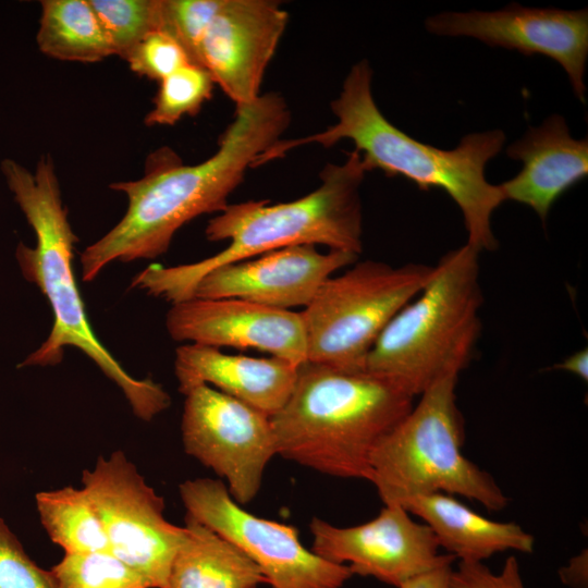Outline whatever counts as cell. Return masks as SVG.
<instances>
[{"instance_id":"obj_1","label":"cell","mask_w":588,"mask_h":588,"mask_svg":"<svg viewBox=\"0 0 588 588\" xmlns=\"http://www.w3.org/2000/svg\"><path fill=\"white\" fill-rule=\"evenodd\" d=\"M290 121L285 99L274 91L262 94L236 107L217 151L205 161L185 166L173 152L157 151L147 161L143 177L111 184L110 188L127 196V210L81 255L83 280H95L113 261L157 258L185 223L221 212L247 169L281 139Z\"/></svg>"},{"instance_id":"obj_2","label":"cell","mask_w":588,"mask_h":588,"mask_svg":"<svg viewBox=\"0 0 588 588\" xmlns=\"http://www.w3.org/2000/svg\"><path fill=\"white\" fill-rule=\"evenodd\" d=\"M372 71L367 60L354 64L342 90L331 103L336 123L306 137L280 139L260 157V163L283 156L297 146L331 147L342 139L355 145L369 170L401 175L419 189L439 188L460 208L468 234L467 243L478 250H494L498 242L491 217L505 200L499 185L489 183L485 169L503 148L505 134L492 130L465 135L450 150L421 143L399 130L381 113L371 91Z\"/></svg>"},{"instance_id":"obj_3","label":"cell","mask_w":588,"mask_h":588,"mask_svg":"<svg viewBox=\"0 0 588 588\" xmlns=\"http://www.w3.org/2000/svg\"><path fill=\"white\" fill-rule=\"evenodd\" d=\"M368 171L362 155L354 150L344 162L328 163L320 172L318 187L298 199L273 205L268 200L228 205L205 230L208 241L229 242L223 250L186 265H151L134 277L132 286L174 304L192 298L197 282L208 271L271 250L323 245L330 250L359 255V187Z\"/></svg>"},{"instance_id":"obj_4","label":"cell","mask_w":588,"mask_h":588,"mask_svg":"<svg viewBox=\"0 0 588 588\" xmlns=\"http://www.w3.org/2000/svg\"><path fill=\"white\" fill-rule=\"evenodd\" d=\"M1 169L36 234L35 247L19 244L16 259L24 278L38 286L53 313L48 338L20 366H54L62 362L65 347H76L120 388L137 418L151 420L170 406L171 397L154 380L132 377L88 322L73 271L78 238L62 204L51 157L42 156L34 172L9 159L2 161Z\"/></svg>"},{"instance_id":"obj_5","label":"cell","mask_w":588,"mask_h":588,"mask_svg":"<svg viewBox=\"0 0 588 588\" xmlns=\"http://www.w3.org/2000/svg\"><path fill=\"white\" fill-rule=\"evenodd\" d=\"M414 399L366 370L306 360L286 402L270 417L277 455L324 475L368 480L373 450Z\"/></svg>"},{"instance_id":"obj_6","label":"cell","mask_w":588,"mask_h":588,"mask_svg":"<svg viewBox=\"0 0 588 588\" xmlns=\"http://www.w3.org/2000/svg\"><path fill=\"white\" fill-rule=\"evenodd\" d=\"M479 252L465 244L444 255L424 289L388 323L364 370L414 397L470 363L479 338Z\"/></svg>"},{"instance_id":"obj_7","label":"cell","mask_w":588,"mask_h":588,"mask_svg":"<svg viewBox=\"0 0 588 588\" xmlns=\"http://www.w3.org/2000/svg\"><path fill=\"white\" fill-rule=\"evenodd\" d=\"M457 379L445 377L418 395L417 404L373 450L368 481L383 504L402 506L413 498L441 492L490 511L507 506L509 498L494 478L462 452L465 430Z\"/></svg>"},{"instance_id":"obj_8","label":"cell","mask_w":588,"mask_h":588,"mask_svg":"<svg viewBox=\"0 0 588 588\" xmlns=\"http://www.w3.org/2000/svg\"><path fill=\"white\" fill-rule=\"evenodd\" d=\"M433 267L354 262L330 277L302 314L307 360L364 370L366 358L391 319L429 282Z\"/></svg>"},{"instance_id":"obj_9","label":"cell","mask_w":588,"mask_h":588,"mask_svg":"<svg viewBox=\"0 0 588 588\" xmlns=\"http://www.w3.org/2000/svg\"><path fill=\"white\" fill-rule=\"evenodd\" d=\"M103 525L109 551L136 571L149 588H164L183 526L164 517V500L121 450L99 456L82 474Z\"/></svg>"},{"instance_id":"obj_10","label":"cell","mask_w":588,"mask_h":588,"mask_svg":"<svg viewBox=\"0 0 588 588\" xmlns=\"http://www.w3.org/2000/svg\"><path fill=\"white\" fill-rule=\"evenodd\" d=\"M179 492L186 515L243 551L271 588H341L353 576L347 565L326 561L305 548L295 527L244 510L219 479H188Z\"/></svg>"},{"instance_id":"obj_11","label":"cell","mask_w":588,"mask_h":588,"mask_svg":"<svg viewBox=\"0 0 588 588\" xmlns=\"http://www.w3.org/2000/svg\"><path fill=\"white\" fill-rule=\"evenodd\" d=\"M181 433L186 454L224 479L236 503L255 499L277 455L269 416L200 384L185 394Z\"/></svg>"},{"instance_id":"obj_12","label":"cell","mask_w":588,"mask_h":588,"mask_svg":"<svg viewBox=\"0 0 588 588\" xmlns=\"http://www.w3.org/2000/svg\"><path fill=\"white\" fill-rule=\"evenodd\" d=\"M411 515L401 505L384 504L375 518L351 527L314 517L309 524L311 551L331 563L347 565L353 575L396 588L414 576L454 563L453 555L439 552L431 529Z\"/></svg>"},{"instance_id":"obj_13","label":"cell","mask_w":588,"mask_h":588,"mask_svg":"<svg viewBox=\"0 0 588 588\" xmlns=\"http://www.w3.org/2000/svg\"><path fill=\"white\" fill-rule=\"evenodd\" d=\"M425 25L436 35L469 36L490 47L551 58L564 69L574 94L585 102L587 9L529 8L513 2L498 11L439 13Z\"/></svg>"},{"instance_id":"obj_14","label":"cell","mask_w":588,"mask_h":588,"mask_svg":"<svg viewBox=\"0 0 588 588\" xmlns=\"http://www.w3.org/2000/svg\"><path fill=\"white\" fill-rule=\"evenodd\" d=\"M289 14L271 0H221L195 53L237 106L256 100L268 64L284 34Z\"/></svg>"},{"instance_id":"obj_15","label":"cell","mask_w":588,"mask_h":588,"mask_svg":"<svg viewBox=\"0 0 588 588\" xmlns=\"http://www.w3.org/2000/svg\"><path fill=\"white\" fill-rule=\"evenodd\" d=\"M166 326L170 336L177 342L216 348H254L295 366L307 360L301 311L237 298L192 297L172 304Z\"/></svg>"},{"instance_id":"obj_16","label":"cell","mask_w":588,"mask_h":588,"mask_svg":"<svg viewBox=\"0 0 588 588\" xmlns=\"http://www.w3.org/2000/svg\"><path fill=\"white\" fill-rule=\"evenodd\" d=\"M357 257L342 250L321 253L314 245L289 246L208 271L193 297L237 298L284 310L305 308L330 277Z\"/></svg>"},{"instance_id":"obj_17","label":"cell","mask_w":588,"mask_h":588,"mask_svg":"<svg viewBox=\"0 0 588 588\" xmlns=\"http://www.w3.org/2000/svg\"><path fill=\"white\" fill-rule=\"evenodd\" d=\"M506 155L523 167L517 175L499 185L505 200L528 206L542 223L558 198L588 174V140L572 137L565 119L559 114L529 127L506 148Z\"/></svg>"},{"instance_id":"obj_18","label":"cell","mask_w":588,"mask_h":588,"mask_svg":"<svg viewBox=\"0 0 588 588\" xmlns=\"http://www.w3.org/2000/svg\"><path fill=\"white\" fill-rule=\"evenodd\" d=\"M297 368L278 357L232 355L220 348L185 344L175 351L179 391L207 384L271 417L290 396Z\"/></svg>"},{"instance_id":"obj_19","label":"cell","mask_w":588,"mask_h":588,"mask_svg":"<svg viewBox=\"0 0 588 588\" xmlns=\"http://www.w3.org/2000/svg\"><path fill=\"white\" fill-rule=\"evenodd\" d=\"M402 506L431 529L440 548L461 562H483L505 551L531 553L535 548L534 537L518 524L489 519L451 494L420 495Z\"/></svg>"},{"instance_id":"obj_20","label":"cell","mask_w":588,"mask_h":588,"mask_svg":"<svg viewBox=\"0 0 588 588\" xmlns=\"http://www.w3.org/2000/svg\"><path fill=\"white\" fill-rule=\"evenodd\" d=\"M258 566L235 544L185 515L182 541L164 588H257Z\"/></svg>"},{"instance_id":"obj_21","label":"cell","mask_w":588,"mask_h":588,"mask_svg":"<svg viewBox=\"0 0 588 588\" xmlns=\"http://www.w3.org/2000/svg\"><path fill=\"white\" fill-rule=\"evenodd\" d=\"M39 50L53 59L93 63L113 56L88 0H44L36 36Z\"/></svg>"},{"instance_id":"obj_22","label":"cell","mask_w":588,"mask_h":588,"mask_svg":"<svg viewBox=\"0 0 588 588\" xmlns=\"http://www.w3.org/2000/svg\"><path fill=\"white\" fill-rule=\"evenodd\" d=\"M35 501L44 529L64 553L109 551L101 519L83 488L40 491Z\"/></svg>"},{"instance_id":"obj_23","label":"cell","mask_w":588,"mask_h":588,"mask_svg":"<svg viewBox=\"0 0 588 588\" xmlns=\"http://www.w3.org/2000/svg\"><path fill=\"white\" fill-rule=\"evenodd\" d=\"M113 56L126 60L150 33L162 30V0H88Z\"/></svg>"},{"instance_id":"obj_24","label":"cell","mask_w":588,"mask_h":588,"mask_svg":"<svg viewBox=\"0 0 588 588\" xmlns=\"http://www.w3.org/2000/svg\"><path fill=\"white\" fill-rule=\"evenodd\" d=\"M50 571L58 588H149L136 571L110 551L64 553Z\"/></svg>"},{"instance_id":"obj_25","label":"cell","mask_w":588,"mask_h":588,"mask_svg":"<svg viewBox=\"0 0 588 588\" xmlns=\"http://www.w3.org/2000/svg\"><path fill=\"white\" fill-rule=\"evenodd\" d=\"M215 82L201 66L188 63L159 82L154 108L146 125H174L185 115H195L211 98Z\"/></svg>"},{"instance_id":"obj_26","label":"cell","mask_w":588,"mask_h":588,"mask_svg":"<svg viewBox=\"0 0 588 588\" xmlns=\"http://www.w3.org/2000/svg\"><path fill=\"white\" fill-rule=\"evenodd\" d=\"M221 0H162V30L172 35L194 64L197 46Z\"/></svg>"},{"instance_id":"obj_27","label":"cell","mask_w":588,"mask_h":588,"mask_svg":"<svg viewBox=\"0 0 588 588\" xmlns=\"http://www.w3.org/2000/svg\"><path fill=\"white\" fill-rule=\"evenodd\" d=\"M126 61L137 75L158 82L192 63L182 45L164 30L147 35L132 50Z\"/></svg>"},{"instance_id":"obj_28","label":"cell","mask_w":588,"mask_h":588,"mask_svg":"<svg viewBox=\"0 0 588 588\" xmlns=\"http://www.w3.org/2000/svg\"><path fill=\"white\" fill-rule=\"evenodd\" d=\"M0 588H58L51 571L37 565L0 517Z\"/></svg>"},{"instance_id":"obj_29","label":"cell","mask_w":588,"mask_h":588,"mask_svg":"<svg viewBox=\"0 0 588 588\" xmlns=\"http://www.w3.org/2000/svg\"><path fill=\"white\" fill-rule=\"evenodd\" d=\"M451 588H525L519 564L509 556L499 573L483 562H461L453 567Z\"/></svg>"},{"instance_id":"obj_30","label":"cell","mask_w":588,"mask_h":588,"mask_svg":"<svg viewBox=\"0 0 588 588\" xmlns=\"http://www.w3.org/2000/svg\"><path fill=\"white\" fill-rule=\"evenodd\" d=\"M453 563L443 564L404 581L397 588H451Z\"/></svg>"},{"instance_id":"obj_31","label":"cell","mask_w":588,"mask_h":588,"mask_svg":"<svg viewBox=\"0 0 588 588\" xmlns=\"http://www.w3.org/2000/svg\"><path fill=\"white\" fill-rule=\"evenodd\" d=\"M559 576L564 585L572 588L588 587L587 550L574 556L567 565L559 569Z\"/></svg>"},{"instance_id":"obj_32","label":"cell","mask_w":588,"mask_h":588,"mask_svg":"<svg viewBox=\"0 0 588 588\" xmlns=\"http://www.w3.org/2000/svg\"><path fill=\"white\" fill-rule=\"evenodd\" d=\"M555 369L565 370L579 377L587 382L588 380V351L583 348L569 355L563 362L553 366Z\"/></svg>"}]
</instances>
